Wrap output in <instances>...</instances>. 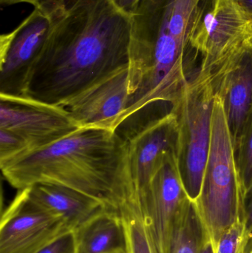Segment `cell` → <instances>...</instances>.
I'll return each mask as SVG.
<instances>
[{
    "mask_svg": "<svg viewBox=\"0 0 252 253\" xmlns=\"http://www.w3.org/2000/svg\"><path fill=\"white\" fill-rule=\"evenodd\" d=\"M51 21L22 96L61 105L129 65L131 13L114 0H78Z\"/></svg>",
    "mask_w": 252,
    "mask_h": 253,
    "instance_id": "cell-1",
    "label": "cell"
},
{
    "mask_svg": "<svg viewBox=\"0 0 252 253\" xmlns=\"http://www.w3.org/2000/svg\"><path fill=\"white\" fill-rule=\"evenodd\" d=\"M210 0H139L131 11L130 102L124 122L151 104L179 100L199 70L192 38Z\"/></svg>",
    "mask_w": 252,
    "mask_h": 253,
    "instance_id": "cell-2",
    "label": "cell"
},
{
    "mask_svg": "<svg viewBox=\"0 0 252 253\" xmlns=\"http://www.w3.org/2000/svg\"><path fill=\"white\" fill-rule=\"evenodd\" d=\"M123 141L117 131L81 128L0 168L18 190L36 184L64 186L99 201L112 212V189Z\"/></svg>",
    "mask_w": 252,
    "mask_h": 253,
    "instance_id": "cell-3",
    "label": "cell"
},
{
    "mask_svg": "<svg viewBox=\"0 0 252 253\" xmlns=\"http://www.w3.org/2000/svg\"><path fill=\"white\" fill-rule=\"evenodd\" d=\"M194 204L214 249L228 227L236 221H245V187L218 93L213 106L208 159L199 195Z\"/></svg>",
    "mask_w": 252,
    "mask_h": 253,
    "instance_id": "cell-4",
    "label": "cell"
},
{
    "mask_svg": "<svg viewBox=\"0 0 252 253\" xmlns=\"http://www.w3.org/2000/svg\"><path fill=\"white\" fill-rule=\"evenodd\" d=\"M220 80L219 65L199 68L170 110L177 119L176 157L179 172L186 193L193 202L199 195L208 159L213 106Z\"/></svg>",
    "mask_w": 252,
    "mask_h": 253,
    "instance_id": "cell-5",
    "label": "cell"
},
{
    "mask_svg": "<svg viewBox=\"0 0 252 253\" xmlns=\"http://www.w3.org/2000/svg\"><path fill=\"white\" fill-rule=\"evenodd\" d=\"M178 138L177 119L170 111L124 139L112 189L113 212L137 208L166 155L177 153Z\"/></svg>",
    "mask_w": 252,
    "mask_h": 253,
    "instance_id": "cell-6",
    "label": "cell"
},
{
    "mask_svg": "<svg viewBox=\"0 0 252 253\" xmlns=\"http://www.w3.org/2000/svg\"><path fill=\"white\" fill-rule=\"evenodd\" d=\"M191 201L179 172L176 153L170 152L137 206L155 253H170L176 223Z\"/></svg>",
    "mask_w": 252,
    "mask_h": 253,
    "instance_id": "cell-7",
    "label": "cell"
},
{
    "mask_svg": "<svg viewBox=\"0 0 252 253\" xmlns=\"http://www.w3.org/2000/svg\"><path fill=\"white\" fill-rule=\"evenodd\" d=\"M0 129L20 136L31 152L47 147L81 128L62 105L31 96L0 93Z\"/></svg>",
    "mask_w": 252,
    "mask_h": 253,
    "instance_id": "cell-8",
    "label": "cell"
},
{
    "mask_svg": "<svg viewBox=\"0 0 252 253\" xmlns=\"http://www.w3.org/2000/svg\"><path fill=\"white\" fill-rule=\"evenodd\" d=\"M70 231L62 216L33 202L25 188L1 215L0 253H38Z\"/></svg>",
    "mask_w": 252,
    "mask_h": 253,
    "instance_id": "cell-9",
    "label": "cell"
},
{
    "mask_svg": "<svg viewBox=\"0 0 252 253\" xmlns=\"http://www.w3.org/2000/svg\"><path fill=\"white\" fill-rule=\"evenodd\" d=\"M252 37V19L237 0H210L192 38L200 68L217 65Z\"/></svg>",
    "mask_w": 252,
    "mask_h": 253,
    "instance_id": "cell-10",
    "label": "cell"
},
{
    "mask_svg": "<svg viewBox=\"0 0 252 253\" xmlns=\"http://www.w3.org/2000/svg\"><path fill=\"white\" fill-rule=\"evenodd\" d=\"M51 27V19L34 8L13 31L1 35L0 93L24 95L30 74Z\"/></svg>",
    "mask_w": 252,
    "mask_h": 253,
    "instance_id": "cell-11",
    "label": "cell"
},
{
    "mask_svg": "<svg viewBox=\"0 0 252 253\" xmlns=\"http://www.w3.org/2000/svg\"><path fill=\"white\" fill-rule=\"evenodd\" d=\"M130 102L129 65L101 77L61 104L79 128L117 131Z\"/></svg>",
    "mask_w": 252,
    "mask_h": 253,
    "instance_id": "cell-12",
    "label": "cell"
},
{
    "mask_svg": "<svg viewBox=\"0 0 252 253\" xmlns=\"http://www.w3.org/2000/svg\"><path fill=\"white\" fill-rule=\"evenodd\" d=\"M217 93L235 147L252 108V37L220 62Z\"/></svg>",
    "mask_w": 252,
    "mask_h": 253,
    "instance_id": "cell-13",
    "label": "cell"
},
{
    "mask_svg": "<svg viewBox=\"0 0 252 253\" xmlns=\"http://www.w3.org/2000/svg\"><path fill=\"white\" fill-rule=\"evenodd\" d=\"M25 189L33 202L48 212L62 216L71 231H75L96 215L108 211L99 201L64 186L36 184Z\"/></svg>",
    "mask_w": 252,
    "mask_h": 253,
    "instance_id": "cell-14",
    "label": "cell"
},
{
    "mask_svg": "<svg viewBox=\"0 0 252 253\" xmlns=\"http://www.w3.org/2000/svg\"><path fill=\"white\" fill-rule=\"evenodd\" d=\"M76 253H129L125 221L116 212L105 211L74 231Z\"/></svg>",
    "mask_w": 252,
    "mask_h": 253,
    "instance_id": "cell-15",
    "label": "cell"
},
{
    "mask_svg": "<svg viewBox=\"0 0 252 253\" xmlns=\"http://www.w3.org/2000/svg\"><path fill=\"white\" fill-rule=\"evenodd\" d=\"M207 240V232L191 201L176 223L170 253H200Z\"/></svg>",
    "mask_w": 252,
    "mask_h": 253,
    "instance_id": "cell-16",
    "label": "cell"
},
{
    "mask_svg": "<svg viewBox=\"0 0 252 253\" xmlns=\"http://www.w3.org/2000/svg\"><path fill=\"white\" fill-rule=\"evenodd\" d=\"M121 215L127 226L130 253H155L141 211L130 208L123 211Z\"/></svg>",
    "mask_w": 252,
    "mask_h": 253,
    "instance_id": "cell-17",
    "label": "cell"
},
{
    "mask_svg": "<svg viewBox=\"0 0 252 253\" xmlns=\"http://www.w3.org/2000/svg\"><path fill=\"white\" fill-rule=\"evenodd\" d=\"M235 150L237 166L247 196L252 189V108Z\"/></svg>",
    "mask_w": 252,
    "mask_h": 253,
    "instance_id": "cell-18",
    "label": "cell"
},
{
    "mask_svg": "<svg viewBox=\"0 0 252 253\" xmlns=\"http://www.w3.org/2000/svg\"><path fill=\"white\" fill-rule=\"evenodd\" d=\"M247 236L245 221H236L223 232L215 249V253H244Z\"/></svg>",
    "mask_w": 252,
    "mask_h": 253,
    "instance_id": "cell-19",
    "label": "cell"
},
{
    "mask_svg": "<svg viewBox=\"0 0 252 253\" xmlns=\"http://www.w3.org/2000/svg\"><path fill=\"white\" fill-rule=\"evenodd\" d=\"M29 151V147L20 136L7 129H0V165Z\"/></svg>",
    "mask_w": 252,
    "mask_h": 253,
    "instance_id": "cell-20",
    "label": "cell"
},
{
    "mask_svg": "<svg viewBox=\"0 0 252 253\" xmlns=\"http://www.w3.org/2000/svg\"><path fill=\"white\" fill-rule=\"evenodd\" d=\"M78 0H38L35 8L41 10L50 19L64 14Z\"/></svg>",
    "mask_w": 252,
    "mask_h": 253,
    "instance_id": "cell-21",
    "label": "cell"
},
{
    "mask_svg": "<svg viewBox=\"0 0 252 253\" xmlns=\"http://www.w3.org/2000/svg\"><path fill=\"white\" fill-rule=\"evenodd\" d=\"M38 253H76L74 231L62 235Z\"/></svg>",
    "mask_w": 252,
    "mask_h": 253,
    "instance_id": "cell-22",
    "label": "cell"
},
{
    "mask_svg": "<svg viewBox=\"0 0 252 253\" xmlns=\"http://www.w3.org/2000/svg\"><path fill=\"white\" fill-rule=\"evenodd\" d=\"M245 224L249 234L252 231V189L246 196Z\"/></svg>",
    "mask_w": 252,
    "mask_h": 253,
    "instance_id": "cell-23",
    "label": "cell"
},
{
    "mask_svg": "<svg viewBox=\"0 0 252 253\" xmlns=\"http://www.w3.org/2000/svg\"><path fill=\"white\" fill-rule=\"evenodd\" d=\"M139 0H114L117 5L123 10L129 13H131L136 4L139 2Z\"/></svg>",
    "mask_w": 252,
    "mask_h": 253,
    "instance_id": "cell-24",
    "label": "cell"
},
{
    "mask_svg": "<svg viewBox=\"0 0 252 253\" xmlns=\"http://www.w3.org/2000/svg\"><path fill=\"white\" fill-rule=\"evenodd\" d=\"M38 0H0L1 5L7 6L11 4H19V3H28L35 7Z\"/></svg>",
    "mask_w": 252,
    "mask_h": 253,
    "instance_id": "cell-25",
    "label": "cell"
},
{
    "mask_svg": "<svg viewBox=\"0 0 252 253\" xmlns=\"http://www.w3.org/2000/svg\"><path fill=\"white\" fill-rule=\"evenodd\" d=\"M252 19V0H237Z\"/></svg>",
    "mask_w": 252,
    "mask_h": 253,
    "instance_id": "cell-26",
    "label": "cell"
},
{
    "mask_svg": "<svg viewBox=\"0 0 252 253\" xmlns=\"http://www.w3.org/2000/svg\"><path fill=\"white\" fill-rule=\"evenodd\" d=\"M252 253V231L249 233L248 236H247L244 253Z\"/></svg>",
    "mask_w": 252,
    "mask_h": 253,
    "instance_id": "cell-27",
    "label": "cell"
},
{
    "mask_svg": "<svg viewBox=\"0 0 252 253\" xmlns=\"http://www.w3.org/2000/svg\"><path fill=\"white\" fill-rule=\"evenodd\" d=\"M200 253H215V249L210 240H207Z\"/></svg>",
    "mask_w": 252,
    "mask_h": 253,
    "instance_id": "cell-28",
    "label": "cell"
},
{
    "mask_svg": "<svg viewBox=\"0 0 252 253\" xmlns=\"http://www.w3.org/2000/svg\"><path fill=\"white\" fill-rule=\"evenodd\" d=\"M130 253V252H129V253Z\"/></svg>",
    "mask_w": 252,
    "mask_h": 253,
    "instance_id": "cell-29",
    "label": "cell"
}]
</instances>
